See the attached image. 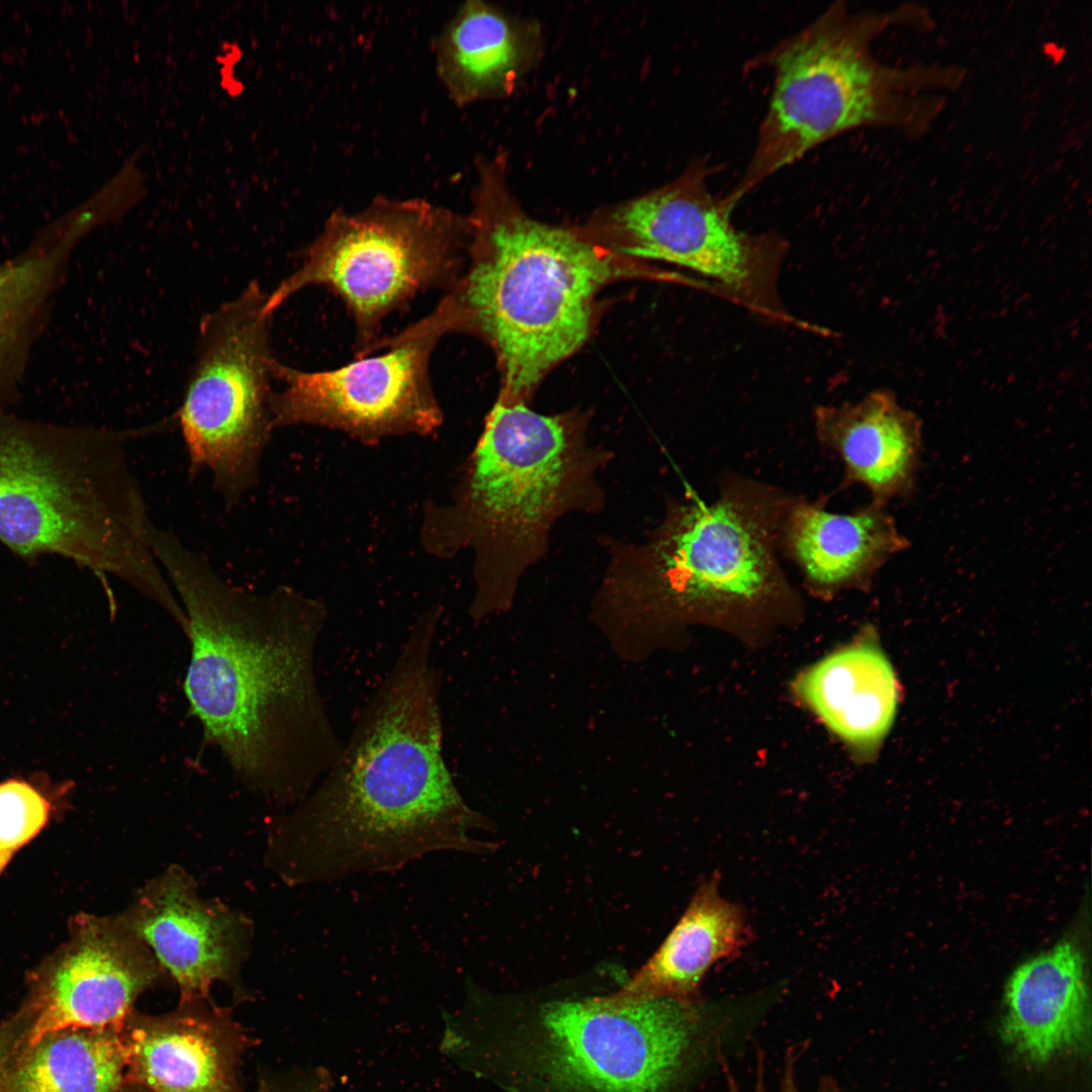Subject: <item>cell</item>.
Listing matches in <instances>:
<instances>
[{"instance_id":"obj_11","label":"cell","mask_w":1092,"mask_h":1092,"mask_svg":"<svg viewBox=\"0 0 1092 1092\" xmlns=\"http://www.w3.org/2000/svg\"><path fill=\"white\" fill-rule=\"evenodd\" d=\"M712 171L704 160L692 163L670 184L616 208L590 237L626 258L687 268L708 279L712 291L763 320L813 331L781 300L787 242L776 233L738 230L733 209L709 190Z\"/></svg>"},{"instance_id":"obj_29","label":"cell","mask_w":1092,"mask_h":1092,"mask_svg":"<svg viewBox=\"0 0 1092 1092\" xmlns=\"http://www.w3.org/2000/svg\"><path fill=\"white\" fill-rule=\"evenodd\" d=\"M296 1092H301V1091H300V1090H297Z\"/></svg>"},{"instance_id":"obj_24","label":"cell","mask_w":1092,"mask_h":1092,"mask_svg":"<svg viewBox=\"0 0 1092 1092\" xmlns=\"http://www.w3.org/2000/svg\"><path fill=\"white\" fill-rule=\"evenodd\" d=\"M72 787L54 784L40 774L0 783V850L13 855L33 838Z\"/></svg>"},{"instance_id":"obj_18","label":"cell","mask_w":1092,"mask_h":1092,"mask_svg":"<svg viewBox=\"0 0 1092 1092\" xmlns=\"http://www.w3.org/2000/svg\"><path fill=\"white\" fill-rule=\"evenodd\" d=\"M1004 1002L1000 1035L1021 1060L1040 1066L1081 1048L1090 1004L1080 946L1065 938L1023 962L1006 984Z\"/></svg>"},{"instance_id":"obj_2","label":"cell","mask_w":1092,"mask_h":1092,"mask_svg":"<svg viewBox=\"0 0 1092 1092\" xmlns=\"http://www.w3.org/2000/svg\"><path fill=\"white\" fill-rule=\"evenodd\" d=\"M148 542L188 619L184 692L204 740L277 807L303 800L343 745L314 669L324 604L287 586L255 594L153 523Z\"/></svg>"},{"instance_id":"obj_23","label":"cell","mask_w":1092,"mask_h":1092,"mask_svg":"<svg viewBox=\"0 0 1092 1092\" xmlns=\"http://www.w3.org/2000/svg\"><path fill=\"white\" fill-rule=\"evenodd\" d=\"M126 1065L121 1026L60 1029L23 1048L0 1092H120Z\"/></svg>"},{"instance_id":"obj_20","label":"cell","mask_w":1092,"mask_h":1092,"mask_svg":"<svg viewBox=\"0 0 1092 1092\" xmlns=\"http://www.w3.org/2000/svg\"><path fill=\"white\" fill-rule=\"evenodd\" d=\"M792 688L801 704L860 759L879 749L895 719L897 680L872 631L807 667Z\"/></svg>"},{"instance_id":"obj_27","label":"cell","mask_w":1092,"mask_h":1092,"mask_svg":"<svg viewBox=\"0 0 1092 1092\" xmlns=\"http://www.w3.org/2000/svg\"><path fill=\"white\" fill-rule=\"evenodd\" d=\"M120 1092H150L140 1086L132 1084H125Z\"/></svg>"},{"instance_id":"obj_8","label":"cell","mask_w":1092,"mask_h":1092,"mask_svg":"<svg viewBox=\"0 0 1092 1092\" xmlns=\"http://www.w3.org/2000/svg\"><path fill=\"white\" fill-rule=\"evenodd\" d=\"M469 237L466 216L424 198L377 195L360 210H335L299 267L268 293L264 312L305 287L325 286L353 318L356 357L369 355L390 313L422 291L456 284Z\"/></svg>"},{"instance_id":"obj_4","label":"cell","mask_w":1092,"mask_h":1092,"mask_svg":"<svg viewBox=\"0 0 1092 1092\" xmlns=\"http://www.w3.org/2000/svg\"><path fill=\"white\" fill-rule=\"evenodd\" d=\"M477 170L466 265L436 307L449 333L490 346L502 373L498 397L527 403L544 376L587 340L597 292L637 272L589 235L519 209L496 162L478 161Z\"/></svg>"},{"instance_id":"obj_15","label":"cell","mask_w":1092,"mask_h":1092,"mask_svg":"<svg viewBox=\"0 0 1092 1092\" xmlns=\"http://www.w3.org/2000/svg\"><path fill=\"white\" fill-rule=\"evenodd\" d=\"M126 1083L150 1092H240L237 1066L247 1044L226 1011L204 1000H181L176 1010H133L121 1025Z\"/></svg>"},{"instance_id":"obj_19","label":"cell","mask_w":1092,"mask_h":1092,"mask_svg":"<svg viewBox=\"0 0 1092 1092\" xmlns=\"http://www.w3.org/2000/svg\"><path fill=\"white\" fill-rule=\"evenodd\" d=\"M92 231L88 218L74 209L0 262V406L8 408L19 397L74 249Z\"/></svg>"},{"instance_id":"obj_22","label":"cell","mask_w":1092,"mask_h":1092,"mask_svg":"<svg viewBox=\"0 0 1092 1092\" xmlns=\"http://www.w3.org/2000/svg\"><path fill=\"white\" fill-rule=\"evenodd\" d=\"M524 55L518 25L479 0L463 3L434 43L436 74L459 107L508 91Z\"/></svg>"},{"instance_id":"obj_21","label":"cell","mask_w":1092,"mask_h":1092,"mask_svg":"<svg viewBox=\"0 0 1092 1092\" xmlns=\"http://www.w3.org/2000/svg\"><path fill=\"white\" fill-rule=\"evenodd\" d=\"M747 938L743 910L721 896L713 876L699 885L676 925L626 985L597 999L609 1007L660 998L700 1002V986L710 968L736 954Z\"/></svg>"},{"instance_id":"obj_17","label":"cell","mask_w":1092,"mask_h":1092,"mask_svg":"<svg viewBox=\"0 0 1092 1092\" xmlns=\"http://www.w3.org/2000/svg\"><path fill=\"white\" fill-rule=\"evenodd\" d=\"M816 439L842 463L839 490L862 486L871 502L888 507L917 488L923 455V421L887 388L857 401L817 405Z\"/></svg>"},{"instance_id":"obj_9","label":"cell","mask_w":1092,"mask_h":1092,"mask_svg":"<svg viewBox=\"0 0 1092 1092\" xmlns=\"http://www.w3.org/2000/svg\"><path fill=\"white\" fill-rule=\"evenodd\" d=\"M267 295L252 281L202 317L195 362L174 415L190 470L207 469L229 507L257 484L273 430L269 404L276 358L273 314L263 309Z\"/></svg>"},{"instance_id":"obj_13","label":"cell","mask_w":1092,"mask_h":1092,"mask_svg":"<svg viewBox=\"0 0 1092 1092\" xmlns=\"http://www.w3.org/2000/svg\"><path fill=\"white\" fill-rule=\"evenodd\" d=\"M168 977L120 914H78L68 940L27 979L28 1042L60 1029L121 1026L138 997Z\"/></svg>"},{"instance_id":"obj_16","label":"cell","mask_w":1092,"mask_h":1092,"mask_svg":"<svg viewBox=\"0 0 1092 1092\" xmlns=\"http://www.w3.org/2000/svg\"><path fill=\"white\" fill-rule=\"evenodd\" d=\"M828 497L794 495L779 530V552L799 571L813 597L868 590L876 575L911 541L888 507L870 502L849 513L827 509Z\"/></svg>"},{"instance_id":"obj_1","label":"cell","mask_w":1092,"mask_h":1092,"mask_svg":"<svg viewBox=\"0 0 1092 1092\" xmlns=\"http://www.w3.org/2000/svg\"><path fill=\"white\" fill-rule=\"evenodd\" d=\"M413 623L341 752L309 794L266 823V864L290 887L402 869L439 851L482 854L491 821L472 809L443 754L439 626Z\"/></svg>"},{"instance_id":"obj_6","label":"cell","mask_w":1092,"mask_h":1092,"mask_svg":"<svg viewBox=\"0 0 1092 1092\" xmlns=\"http://www.w3.org/2000/svg\"><path fill=\"white\" fill-rule=\"evenodd\" d=\"M113 430L25 419L0 406V541L24 558H69L114 576L176 623L182 606L149 545L152 522L126 444L171 424Z\"/></svg>"},{"instance_id":"obj_26","label":"cell","mask_w":1092,"mask_h":1092,"mask_svg":"<svg viewBox=\"0 0 1092 1092\" xmlns=\"http://www.w3.org/2000/svg\"><path fill=\"white\" fill-rule=\"evenodd\" d=\"M799 1053L800 1051H797L795 1046H793L787 1053L780 1092H802L797 1085L795 1076V1064L797 1055ZM720 1061L722 1063L723 1073L725 1077L726 1092H740L738 1083L735 1080L733 1074L731 1073L725 1057L721 1056ZM754 1092H766L764 1085L763 1058L760 1051H758L757 1075ZM814 1092H840V1090L836 1081L832 1077L825 1076L820 1080Z\"/></svg>"},{"instance_id":"obj_5","label":"cell","mask_w":1092,"mask_h":1092,"mask_svg":"<svg viewBox=\"0 0 1092 1092\" xmlns=\"http://www.w3.org/2000/svg\"><path fill=\"white\" fill-rule=\"evenodd\" d=\"M586 421L579 413L543 415L498 397L449 500L427 504L425 550L445 558L472 552L474 621L511 608L560 518L604 507L599 472L612 453L589 445Z\"/></svg>"},{"instance_id":"obj_28","label":"cell","mask_w":1092,"mask_h":1092,"mask_svg":"<svg viewBox=\"0 0 1092 1092\" xmlns=\"http://www.w3.org/2000/svg\"><path fill=\"white\" fill-rule=\"evenodd\" d=\"M12 854L0 850V874L10 860Z\"/></svg>"},{"instance_id":"obj_12","label":"cell","mask_w":1092,"mask_h":1092,"mask_svg":"<svg viewBox=\"0 0 1092 1092\" xmlns=\"http://www.w3.org/2000/svg\"><path fill=\"white\" fill-rule=\"evenodd\" d=\"M448 334L435 308L396 335L380 339L378 355L356 357L341 367L303 371L277 359L273 378L283 382L270 397L272 428L316 426L338 430L366 445L388 437L428 436L444 420L435 395L430 362Z\"/></svg>"},{"instance_id":"obj_10","label":"cell","mask_w":1092,"mask_h":1092,"mask_svg":"<svg viewBox=\"0 0 1092 1092\" xmlns=\"http://www.w3.org/2000/svg\"><path fill=\"white\" fill-rule=\"evenodd\" d=\"M720 1011L669 998L609 1007L557 1000L540 1011L535 1056L556 1087L575 1092H669L710 1050Z\"/></svg>"},{"instance_id":"obj_14","label":"cell","mask_w":1092,"mask_h":1092,"mask_svg":"<svg viewBox=\"0 0 1092 1092\" xmlns=\"http://www.w3.org/2000/svg\"><path fill=\"white\" fill-rule=\"evenodd\" d=\"M120 915L177 983L181 1000H205L217 981L241 990L252 922L217 900L202 898L181 867H169L148 882Z\"/></svg>"},{"instance_id":"obj_3","label":"cell","mask_w":1092,"mask_h":1092,"mask_svg":"<svg viewBox=\"0 0 1092 1092\" xmlns=\"http://www.w3.org/2000/svg\"><path fill=\"white\" fill-rule=\"evenodd\" d=\"M793 496L728 473L712 502L670 498L644 541L612 543L594 616L615 629L702 623L743 635L799 621L803 602L778 547Z\"/></svg>"},{"instance_id":"obj_7","label":"cell","mask_w":1092,"mask_h":1092,"mask_svg":"<svg viewBox=\"0 0 1092 1092\" xmlns=\"http://www.w3.org/2000/svg\"><path fill=\"white\" fill-rule=\"evenodd\" d=\"M894 16L851 12L837 1L758 57L755 65L772 72V90L745 171L722 197L726 204L734 208L775 173L839 134L906 125L914 113L912 79L881 64L871 50Z\"/></svg>"},{"instance_id":"obj_25","label":"cell","mask_w":1092,"mask_h":1092,"mask_svg":"<svg viewBox=\"0 0 1092 1092\" xmlns=\"http://www.w3.org/2000/svg\"><path fill=\"white\" fill-rule=\"evenodd\" d=\"M34 1024L31 1010L23 1003L0 1021V1086L18 1054L28 1043Z\"/></svg>"}]
</instances>
